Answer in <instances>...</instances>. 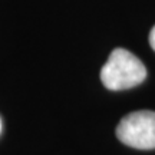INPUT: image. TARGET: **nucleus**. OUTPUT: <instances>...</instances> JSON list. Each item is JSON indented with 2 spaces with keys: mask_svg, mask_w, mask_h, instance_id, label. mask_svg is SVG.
<instances>
[{
  "mask_svg": "<svg viewBox=\"0 0 155 155\" xmlns=\"http://www.w3.org/2000/svg\"><path fill=\"white\" fill-rule=\"evenodd\" d=\"M116 137L122 144L137 150L155 148V112L137 111L128 114L116 127Z\"/></svg>",
  "mask_w": 155,
  "mask_h": 155,
  "instance_id": "2",
  "label": "nucleus"
},
{
  "mask_svg": "<svg viewBox=\"0 0 155 155\" xmlns=\"http://www.w3.org/2000/svg\"><path fill=\"white\" fill-rule=\"evenodd\" d=\"M147 78L144 63L129 50L116 48L101 69V81L109 91H124L142 83Z\"/></svg>",
  "mask_w": 155,
  "mask_h": 155,
  "instance_id": "1",
  "label": "nucleus"
},
{
  "mask_svg": "<svg viewBox=\"0 0 155 155\" xmlns=\"http://www.w3.org/2000/svg\"><path fill=\"white\" fill-rule=\"evenodd\" d=\"M0 131H2V119H0Z\"/></svg>",
  "mask_w": 155,
  "mask_h": 155,
  "instance_id": "4",
  "label": "nucleus"
},
{
  "mask_svg": "<svg viewBox=\"0 0 155 155\" xmlns=\"http://www.w3.org/2000/svg\"><path fill=\"white\" fill-rule=\"evenodd\" d=\"M150 45H151V48L155 50V26L151 29V33H150Z\"/></svg>",
  "mask_w": 155,
  "mask_h": 155,
  "instance_id": "3",
  "label": "nucleus"
}]
</instances>
